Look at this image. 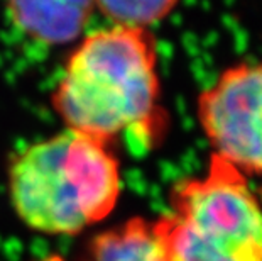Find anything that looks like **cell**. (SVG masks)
I'll return each instance as SVG.
<instances>
[{"label":"cell","instance_id":"1","mask_svg":"<svg viewBox=\"0 0 262 261\" xmlns=\"http://www.w3.org/2000/svg\"><path fill=\"white\" fill-rule=\"evenodd\" d=\"M66 129L105 144H150L163 127L156 46L147 31L112 26L83 37L51 95Z\"/></svg>","mask_w":262,"mask_h":261},{"label":"cell","instance_id":"2","mask_svg":"<svg viewBox=\"0 0 262 261\" xmlns=\"http://www.w3.org/2000/svg\"><path fill=\"white\" fill-rule=\"evenodd\" d=\"M120 192V163L108 144L71 129L26 146L9 166L10 204L42 234L73 236L98 224Z\"/></svg>","mask_w":262,"mask_h":261},{"label":"cell","instance_id":"6","mask_svg":"<svg viewBox=\"0 0 262 261\" xmlns=\"http://www.w3.org/2000/svg\"><path fill=\"white\" fill-rule=\"evenodd\" d=\"M88 261H169L154 222L134 217L100 232L88 248Z\"/></svg>","mask_w":262,"mask_h":261},{"label":"cell","instance_id":"5","mask_svg":"<svg viewBox=\"0 0 262 261\" xmlns=\"http://www.w3.org/2000/svg\"><path fill=\"white\" fill-rule=\"evenodd\" d=\"M95 12V2H9L7 15L29 39L58 46L78 39Z\"/></svg>","mask_w":262,"mask_h":261},{"label":"cell","instance_id":"7","mask_svg":"<svg viewBox=\"0 0 262 261\" xmlns=\"http://www.w3.org/2000/svg\"><path fill=\"white\" fill-rule=\"evenodd\" d=\"M174 5V2H97L95 9L114 26L147 31L149 26L168 17Z\"/></svg>","mask_w":262,"mask_h":261},{"label":"cell","instance_id":"4","mask_svg":"<svg viewBox=\"0 0 262 261\" xmlns=\"http://www.w3.org/2000/svg\"><path fill=\"white\" fill-rule=\"evenodd\" d=\"M198 117L211 156L242 175L262 176V63L225 70L200 95Z\"/></svg>","mask_w":262,"mask_h":261},{"label":"cell","instance_id":"3","mask_svg":"<svg viewBox=\"0 0 262 261\" xmlns=\"http://www.w3.org/2000/svg\"><path fill=\"white\" fill-rule=\"evenodd\" d=\"M169 261H262V207L241 171L211 156L200 178L172 188L154 220Z\"/></svg>","mask_w":262,"mask_h":261}]
</instances>
